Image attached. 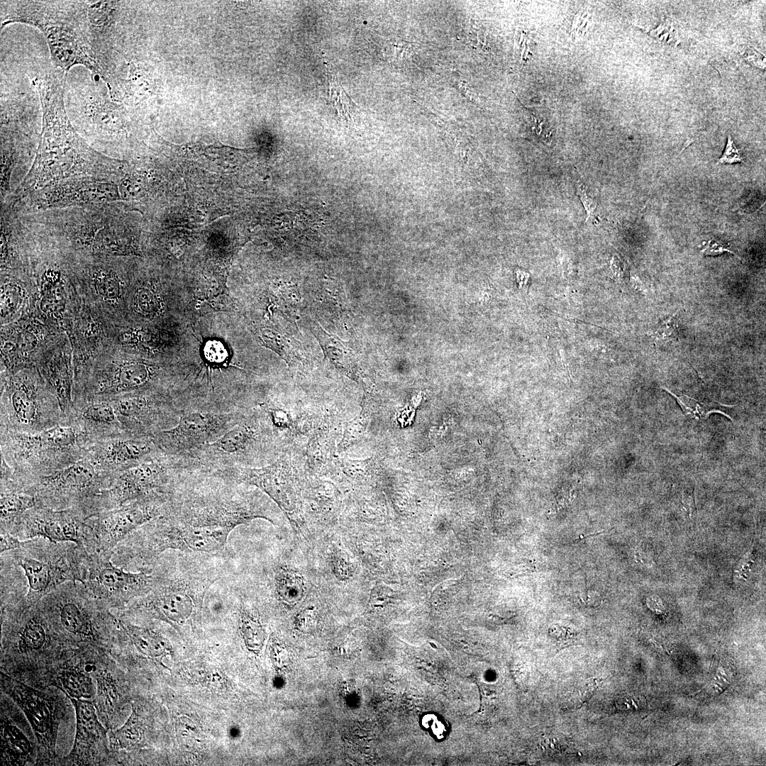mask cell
Instances as JSON below:
<instances>
[{
	"label": "cell",
	"mask_w": 766,
	"mask_h": 766,
	"mask_svg": "<svg viewBox=\"0 0 766 766\" xmlns=\"http://www.w3.org/2000/svg\"><path fill=\"white\" fill-rule=\"evenodd\" d=\"M316 621L315 612L313 608H306L299 612L295 618V626L299 631L306 632L309 631Z\"/></svg>",
	"instance_id": "cell-35"
},
{
	"label": "cell",
	"mask_w": 766,
	"mask_h": 766,
	"mask_svg": "<svg viewBox=\"0 0 766 766\" xmlns=\"http://www.w3.org/2000/svg\"><path fill=\"white\" fill-rule=\"evenodd\" d=\"M577 192L587 211L588 219L589 216H592L593 214V211L596 207V203L592 197H589V196L587 195L584 187L581 183L577 184Z\"/></svg>",
	"instance_id": "cell-39"
},
{
	"label": "cell",
	"mask_w": 766,
	"mask_h": 766,
	"mask_svg": "<svg viewBox=\"0 0 766 766\" xmlns=\"http://www.w3.org/2000/svg\"><path fill=\"white\" fill-rule=\"evenodd\" d=\"M76 713V733L72 755L76 758L106 743V731L99 722L94 704L84 699L70 698Z\"/></svg>",
	"instance_id": "cell-19"
},
{
	"label": "cell",
	"mask_w": 766,
	"mask_h": 766,
	"mask_svg": "<svg viewBox=\"0 0 766 766\" xmlns=\"http://www.w3.org/2000/svg\"><path fill=\"white\" fill-rule=\"evenodd\" d=\"M1 374L0 430L34 433L68 423L38 367Z\"/></svg>",
	"instance_id": "cell-7"
},
{
	"label": "cell",
	"mask_w": 766,
	"mask_h": 766,
	"mask_svg": "<svg viewBox=\"0 0 766 766\" xmlns=\"http://www.w3.org/2000/svg\"><path fill=\"white\" fill-rule=\"evenodd\" d=\"M429 728L438 738H442L446 732L445 725L441 721H438L436 718Z\"/></svg>",
	"instance_id": "cell-40"
},
{
	"label": "cell",
	"mask_w": 766,
	"mask_h": 766,
	"mask_svg": "<svg viewBox=\"0 0 766 766\" xmlns=\"http://www.w3.org/2000/svg\"><path fill=\"white\" fill-rule=\"evenodd\" d=\"M240 629L248 648L254 651L260 650L265 640V630L260 621L245 609L240 612Z\"/></svg>",
	"instance_id": "cell-27"
},
{
	"label": "cell",
	"mask_w": 766,
	"mask_h": 766,
	"mask_svg": "<svg viewBox=\"0 0 766 766\" xmlns=\"http://www.w3.org/2000/svg\"><path fill=\"white\" fill-rule=\"evenodd\" d=\"M43 111L41 138L36 156L22 188L38 191L95 173L117 169L116 160L91 148L75 132L67 115L62 84L50 72L33 81Z\"/></svg>",
	"instance_id": "cell-2"
},
{
	"label": "cell",
	"mask_w": 766,
	"mask_h": 766,
	"mask_svg": "<svg viewBox=\"0 0 766 766\" xmlns=\"http://www.w3.org/2000/svg\"><path fill=\"white\" fill-rule=\"evenodd\" d=\"M32 745L27 736L16 726L1 724V757L6 765H24L30 756Z\"/></svg>",
	"instance_id": "cell-22"
},
{
	"label": "cell",
	"mask_w": 766,
	"mask_h": 766,
	"mask_svg": "<svg viewBox=\"0 0 766 766\" xmlns=\"http://www.w3.org/2000/svg\"><path fill=\"white\" fill-rule=\"evenodd\" d=\"M42 207H63L112 201L120 199L117 185L102 179L67 180L42 190Z\"/></svg>",
	"instance_id": "cell-18"
},
{
	"label": "cell",
	"mask_w": 766,
	"mask_h": 766,
	"mask_svg": "<svg viewBox=\"0 0 766 766\" xmlns=\"http://www.w3.org/2000/svg\"><path fill=\"white\" fill-rule=\"evenodd\" d=\"M160 451L152 436L123 434L92 444L85 456L100 471L114 472L138 465Z\"/></svg>",
	"instance_id": "cell-17"
},
{
	"label": "cell",
	"mask_w": 766,
	"mask_h": 766,
	"mask_svg": "<svg viewBox=\"0 0 766 766\" xmlns=\"http://www.w3.org/2000/svg\"><path fill=\"white\" fill-rule=\"evenodd\" d=\"M86 518L76 509H53L35 505L15 523L10 533L20 540L44 538L84 548Z\"/></svg>",
	"instance_id": "cell-15"
},
{
	"label": "cell",
	"mask_w": 766,
	"mask_h": 766,
	"mask_svg": "<svg viewBox=\"0 0 766 766\" xmlns=\"http://www.w3.org/2000/svg\"><path fill=\"white\" fill-rule=\"evenodd\" d=\"M135 723L130 720L118 730L110 733V746L114 749L124 748L134 743L138 738V731Z\"/></svg>",
	"instance_id": "cell-31"
},
{
	"label": "cell",
	"mask_w": 766,
	"mask_h": 766,
	"mask_svg": "<svg viewBox=\"0 0 766 766\" xmlns=\"http://www.w3.org/2000/svg\"><path fill=\"white\" fill-rule=\"evenodd\" d=\"M91 445L74 422L34 433L0 430L1 479L21 484L50 474L84 457Z\"/></svg>",
	"instance_id": "cell-4"
},
{
	"label": "cell",
	"mask_w": 766,
	"mask_h": 766,
	"mask_svg": "<svg viewBox=\"0 0 766 766\" xmlns=\"http://www.w3.org/2000/svg\"><path fill=\"white\" fill-rule=\"evenodd\" d=\"M49 638L50 630L44 618L33 614L18 631L17 645L21 652L36 651L48 643Z\"/></svg>",
	"instance_id": "cell-24"
},
{
	"label": "cell",
	"mask_w": 766,
	"mask_h": 766,
	"mask_svg": "<svg viewBox=\"0 0 766 766\" xmlns=\"http://www.w3.org/2000/svg\"><path fill=\"white\" fill-rule=\"evenodd\" d=\"M245 416L241 411L181 410L177 423L155 434L152 438L163 453L184 457L216 440Z\"/></svg>",
	"instance_id": "cell-12"
},
{
	"label": "cell",
	"mask_w": 766,
	"mask_h": 766,
	"mask_svg": "<svg viewBox=\"0 0 766 766\" xmlns=\"http://www.w3.org/2000/svg\"><path fill=\"white\" fill-rule=\"evenodd\" d=\"M161 390H150L107 398L123 434L153 436L174 426L181 410Z\"/></svg>",
	"instance_id": "cell-13"
},
{
	"label": "cell",
	"mask_w": 766,
	"mask_h": 766,
	"mask_svg": "<svg viewBox=\"0 0 766 766\" xmlns=\"http://www.w3.org/2000/svg\"><path fill=\"white\" fill-rule=\"evenodd\" d=\"M1 535V544L0 552L1 554L7 551L17 549L20 548L23 540L15 537L12 534L6 531H0Z\"/></svg>",
	"instance_id": "cell-37"
},
{
	"label": "cell",
	"mask_w": 766,
	"mask_h": 766,
	"mask_svg": "<svg viewBox=\"0 0 766 766\" xmlns=\"http://www.w3.org/2000/svg\"><path fill=\"white\" fill-rule=\"evenodd\" d=\"M91 105L88 113L100 128L111 132L117 129L120 118L114 104L99 98L92 101Z\"/></svg>",
	"instance_id": "cell-28"
},
{
	"label": "cell",
	"mask_w": 766,
	"mask_h": 766,
	"mask_svg": "<svg viewBox=\"0 0 766 766\" xmlns=\"http://www.w3.org/2000/svg\"><path fill=\"white\" fill-rule=\"evenodd\" d=\"M725 252H734L730 250L724 243L718 240H710L708 241L705 247L701 250V252L705 255H717L722 254Z\"/></svg>",
	"instance_id": "cell-38"
},
{
	"label": "cell",
	"mask_w": 766,
	"mask_h": 766,
	"mask_svg": "<svg viewBox=\"0 0 766 766\" xmlns=\"http://www.w3.org/2000/svg\"><path fill=\"white\" fill-rule=\"evenodd\" d=\"M1 683L4 690L26 714L40 745L50 753L55 752L57 720L53 700L2 673Z\"/></svg>",
	"instance_id": "cell-16"
},
{
	"label": "cell",
	"mask_w": 766,
	"mask_h": 766,
	"mask_svg": "<svg viewBox=\"0 0 766 766\" xmlns=\"http://www.w3.org/2000/svg\"><path fill=\"white\" fill-rule=\"evenodd\" d=\"M325 67L330 101L340 118L350 123L357 106L347 94L331 67L327 64Z\"/></svg>",
	"instance_id": "cell-25"
},
{
	"label": "cell",
	"mask_w": 766,
	"mask_h": 766,
	"mask_svg": "<svg viewBox=\"0 0 766 766\" xmlns=\"http://www.w3.org/2000/svg\"><path fill=\"white\" fill-rule=\"evenodd\" d=\"M177 552L174 557L161 555L154 563L155 582L134 604L172 623L184 626L200 608L221 573L209 560L211 555Z\"/></svg>",
	"instance_id": "cell-5"
},
{
	"label": "cell",
	"mask_w": 766,
	"mask_h": 766,
	"mask_svg": "<svg viewBox=\"0 0 766 766\" xmlns=\"http://www.w3.org/2000/svg\"><path fill=\"white\" fill-rule=\"evenodd\" d=\"M111 474L98 470L84 456L50 474L14 484L33 496L37 505L76 509L82 514L84 508L107 485Z\"/></svg>",
	"instance_id": "cell-9"
},
{
	"label": "cell",
	"mask_w": 766,
	"mask_h": 766,
	"mask_svg": "<svg viewBox=\"0 0 766 766\" xmlns=\"http://www.w3.org/2000/svg\"><path fill=\"white\" fill-rule=\"evenodd\" d=\"M89 287L94 299L103 307L111 309L119 299L121 289L120 280L111 269H92L89 274Z\"/></svg>",
	"instance_id": "cell-23"
},
{
	"label": "cell",
	"mask_w": 766,
	"mask_h": 766,
	"mask_svg": "<svg viewBox=\"0 0 766 766\" xmlns=\"http://www.w3.org/2000/svg\"><path fill=\"white\" fill-rule=\"evenodd\" d=\"M139 309L145 313H152L157 310L158 302L154 294L146 288H141L136 295Z\"/></svg>",
	"instance_id": "cell-34"
},
{
	"label": "cell",
	"mask_w": 766,
	"mask_h": 766,
	"mask_svg": "<svg viewBox=\"0 0 766 766\" xmlns=\"http://www.w3.org/2000/svg\"><path fill=\"white\" fill-rule=\"evenodd\" d=\"M330 562L332 571L338 579L345 580L352 577L353 572L352 561L345 553L338 549L333 550L331 555Z\"/></svg>",
	"instance_id": "cell-33"
},
{
	"label": "cell",
	"mask_w": 766,
	"mask_h": 766,
	"mask_svg": "<svg viewBox=\"0 0 766 766\" xmlns=\"http://www.w3.org/2000/svg\"><path fill=\"white\" fill-rule=\"evenodd\" d=\"M273 585L274 593L277 599L287 605L299 602L306 591L303 575L298 570L287 565L276 567Z\"/></svg>",
	"instance_id": "cell-21"
},
{
	"label": "cell",
	"mask_w": 766,
	"mask_h": 766,
	"mask_svg": "<svg viewBox=\"0 0 766 766\" xmlns=\"http://www.w3.org/2000/svg\"><path fill=\"white\" fill-rule=\"evenodd\" d=\"M3 553L20 568L26 580L24 598L31 604L65 582L83 583L86 577L89 553L73 543L35 538Z\"/></svg>",
	"instance_id": "cell-8"
},
{
	"label": "cell",
	"mask_w": 766,
	"mask_h": 766,
	"mask_svg": "<svg viewBox=\"0 0 766 766\" xmlns=\"http://www.w3.org/2000/svg\"><path fill=\"white\" fill-rule=\"evenodd\" d=\"M20 288L14 284H4L1 285V321L14 313L20 303Z\"/></svg>",
	"instance_id": "cell-32"
},
{
	"label": "cell",
	"mask_w": 766,
	"mask_h": 766,
	"mask_svg": "<svg viewBox=\"0 0 766 766\" xmlns=\"http://www.w3.org/2000/svg\"><path fill=\"white\" fill-rule=\"evenodd\" d=\"M663 389L677 399L684 412L691 418H694L696 420L706 419L714 412L721 413L727 416L722 411V408L724 406L723 405L709 402H701L687 395L677 396L668 389L665 387H663Z\"/></svg>",
	"instance_id": "cell-30"
},
{
	"label": "cell",
	"mask_w": 766,
	"mask_h": 766,
	"mask_svg": "<svg viewBox=\"0 0 766 766\" xmlns=\"http://www.w3.org/2000/svg\"><path fill=\"white\" fill-rule=\"evenodd\" d=\"M718 163L732 164L743 162V157L739 150L736 147L730 135H728V142L722 156L718 160Z\"/></svg>",
	"instance_id": "cell-36"
},
{
	"label": "cell",
	"mask_w": 766,
	"mask_h": 766,
	"mask_svg": "<svg viewBox=\"0 0 766 766\" xmlns=\"http://www.w3.org/2000/svg\"><path fill=\"white\" fill-rule=\"evenodd\" d=\"M0 484V531L10 533L16 521L37 502L33 496L14 485L4 482Z\"/></svg>",
	"instance_id": "cell-20"
},
{
	"label": "cell",
	"mask_w": 766,
	"mask_h": 766,
	"mask_svg": "<svg viewBox=\"0 0 766 766\" xmlns=\"http://www.w3.org/2000/svg\"><path fill=\"white\" fill-rule=\"evenodd\" d=\"M172 496L140 498L86 519L88 553H109L140 527L160 516Z\"/></svg>",
	"instance_id": "cell-10"
},
{
	"label": "cell",
	"mask_w": 766,
	"mask_h": 766,
	"mask_svg": "<svg viewBox=\"0 0 766 766\" xmlns=\"http://www.w3.org/2000/svg\"><path fill=\"white\" fill-rule=\"evenodd\" d=\"M260 442L259 423L245 415L216 440L184 457L208 471L245 467V462L256 452Z\"/></svg>",
	"instance_id": "cell-14"
},
{
	"label": "cell",
	"mask_w": 766,
	"mask_h": 766,
	"mask_svg": "<svg viewBox=\"0 0 766 766\" xmlns=\"http://www.w3.org/2000/svg\"><path fill=\"white\" fill-rule=\"evenodd\" d=\"M186 458L162 451L125 470L111 472L106 487L84 508L86 519L128 502L153 495H173L196 470Z\"/></svg>",
	"instance_id": "cell-6"
},
{
	"label": "cell",
	"mask_w": 766,
	"mask_h": 766,
	"mask_svg": "<svg viewBox=\"0 0 766 766\" xmlns=\"http://www.w3.org/2000/svg\"><path fill=\"white\" fill-rule=\"evenodd\" d=\"M112 552L89 553L82 583L90 596L104 605L116 606L146 594L157 577L155 565L131 572L115 565Z\"/></svg>",
	"instance_id": "cell-11"
},
{
	"label": "cell",
	"mask_w": 766,
	"mask_h": 766,
	"mask_svg": "<svg viewBox=\"0 0 766 766\" xmlns=\"http://www.w3.org/2000/svg\"><path fill=\"white\" fill-rule=\"evenodd\" d=\"M60 686L72 699H89L94 694L91 678L75 668L62 670L58 677Z\"/></svg>",
	"instance_id": "cell-26"
},
{
	"label": "cell",
	"mask_w": 766,
	"mask_h": 766,
	"mask_svg": "<svg viewBox=\"0 0 766 766\" xmlns=\"http://www.w3.org/2000/svg\"><path fill=\"white\" fill-rule=\"evenodd\" d=\"M96 705L104 713L110 715L118 699L117 691L110 672L104 670L96 678Z\"/></svg>",
	"instance_id": "cell-29"
},
{
	"label": "cell",
	"mask_w": 766,
	"mask_h": 766,
	"mask_svg": "<svg viewBox=\"0 0 766 766\" xmlns=\"http://www.w3.org/2000/svg\"><path fill=\"white\" fill-rule=\"evenodd\" d=\"M1 27L23 23L39 28L52 61L64 71L82 65L103 77L86 21L87 1H20L4 3Z\"/></svg>",
	"instance_id": "cell-3"
},
{
	"label": "cell",
	"mask_w": 766,
	"mask_h": 766,
	"mask_svg": "<svg viewBox=\"0 0 766 766\" xmlns=\"http://www.w3.org/2000/svg\"><path fill=\"white\" fill-rule=\"evenodd\" d=\"M212 472L198 470L170 499L165 511L144 524L113 550L111 560L125 570L154 565L166 551L215 555L231 533L256 518L274 523L257 496Z\"/></svg>",
	"instance_id": "cell-1"
}]
</instances>
